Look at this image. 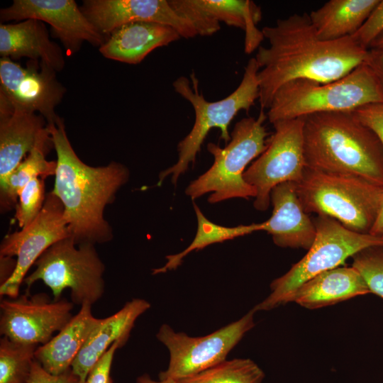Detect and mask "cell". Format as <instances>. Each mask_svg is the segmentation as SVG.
<instances>
[{
	"mask_svg": "<svg viewBox=\"0 0 383 383\" xmlns=\"http://www.w3.org/2000/svg\"><path fill=\"white\" fill-rule=\"evenodd\" d=\"M259 69L255 58H250L238 87L228 96L216 101H207L200 93L199 80L194 72L190 74L189 79L182 76L173 82L174 90L192 104L195 120L190 132L178 144L177 162L160 173L158 184L167 176H171L172 182L176 184L189 164L194 162L201 145L212 128L220 129V139L226 143L230 141L228 127L231 122L240 111H249L259 99Z\"/></svg>",
	"mask_w": 383,
	"mask_h": 383,
	"instance_id": "cell-4",
	"label": "cell"
},
{
	"mask_svg": "<svg viewBox=\"0 0 383 383\" xmlns=\"http://www.w3.org/2000/svg\"><path fill=\"white\" fill-rule=\"evenodd\" d=\"M370 234L383 238V201L377 218Z\"/></svg>",
	"mask_w": 383,
	"mask_h": 383,
	"instance_id": "cell-38",
	"label": "cell"
},
{
	"mask_svg": "<svg viewBox=\"0 0 383 383\" xmlns=\"http://www.w3.org/2000/svg\"><path fill=\"white\" fill-rule=\"evenodd\" d=\"M1 57H28L45 63L56 72L65 65L60 47L52 42L44 22L29 18L13 24L0 25Z\"/></svg>",
	"mask_w": 383,
	"mask_h": 383,
	"instance_id": "cell-21",
	"label": "cell"
},
{
	"mask_svg": "<svg viewBox=\"0 0 383 383\" xmlns=\"http://www.w3.org/2000/svg\"><path fill=\"white\" fill-rule=\"evenodd\" d=\"M181 38L172 27L152 22H132L114 30L99 47L101 54L127 64L141 62L152 50Z\"/></svg>",
	"mask_w": 383,
	"mask_h": 383,
	"instance_id": "cell-20",
	"label": "cell"
},
{
	"mask_svg": "<svg viewBox=\"0 0 383 383\" xmlns=\"http://www.w3.org/2000/svg\"><path fill=\"white\" fill-rule=\"evenodd\" d=\"M70 236L63 205L50 192L46 195L38 217L27 227L7 234L1 243L0 257H16L13 273L0 285L1 297H18L21 285L30 267L49 247Z\"/></svg>",
	"mask_w": 383,
	"mask_h": 383,
	"instance_id": "cell-12",
	"label": "cell"
},
{
	"mask_svg": "<svg viewBox=\"0 0 383 383\" xmlns=\"http://www.w3.org/2000/svg\"><path fill=\"white\" fill-rule=\"evenodd\" d=\"M369 48L383 49V33L372 42Z\"/></svg>",
	"mask_w": 383,
	"mask_h": 383,
	"instance_id": "cell-40",
	"label": "cell"
},
{
	"mask_svg": "<svg viewBox=\"0 0 383 383\" xmlns=\"http://www.w3.org/2000/svg\"><path fill=\"white\" fill-rule=\"evenodd\" d=\"M303 119L306 167L383 187V146L351 111L319 113Z\"/></svg>",
	"mask_w": 383,
	"mask_h": 383,
	"instance_id": "cell-3",
	"label": "cell"
},
{
	"mask_svg": "<svg viewBox=\"0 0 383 383\" xmlns=\"http://www.w3.org/2000/svg\"><path fill=\"white\" fill-rule=\"evenodd\" d=\"M29 18L50 24L70 56L76 53L85 41L100 47L107 38L74 0H14L11 5L0 11L3 22Z\"/></svg>",
	"mask_w": 383,
	"mask_h": 383,
	"instance_id": "cell-15",
	"label": "cell"
},
{
	"mask_svg": "<svg viewBox=\"0 0 383 383\" xmlns=\"http://www.w3.org/2000/svg\"><path fill=\"white\" fill-rule=\"evenodd\" d=\"M373 103H383V88L364 62L335 81L296 79L284 84L274 94L267 116L272 124L319 113L353 111Z\"/></svg>",
	"mask_w": 383,
	"mask_h": 383,
	"instance_id": "cell-5",
	"label": "cell"
},
{
	"mask_svg": "<svg viewBox=\"0 0 383 383\" xmlns=\"http://www.w3.org/2000/svg\"><path fill=\"white\" fill-rule=\"evenodd\" d=\"M197 4L213 21L245 31L244 50L250 54L260 46L264 39L262 30L257 28L260 21V8L250 0H196Z\"/></svg>",
	"mask_w": 383,
	"mask_h": 383,
	"instance_id": "cell-26",
	"label": "cell"
},
{
	"mask_svg": "<svg viewBox=\"0 0 383 383\" xmlns=\"http://www.w3.org/2000/svg\"><path fill=\"white\" fill-rule=\"evenodd\" d=\"M54 148L50 131L46 126L39 134L36 143L26 158L10 174L0 187V209L4 213L15 209L21 189L36 177L45 179L55 175L56 161H48L47 154Z\"/></svg>",
	"mask_w": 383,
	"mask_h": 383,
	"instance_id": "cell-25",
	"label": "cell"
},
{
	"mask_svg": "<svg viewBox=\"0 0 383 383\" xmlns=\"http://www.w3.org/2000/svg\"><path fill=\"white\" fill-rule=\"evenodd\" d=\"M365 63L374 72L383 88V49L369 48Z\"/></svg>",
	"mask_w": 383,
	"mask_h": 383,
	"instance_id": "cell-37",
	"label": "cell"
},
{
	"mask_svg": "<svg viewBox=\"0 0 383 383\" xmlns=\"http://www.w3.org/2000/svg\"><path fill=\"white\" fill-rule=\"evenodd\" d=\"M47 126L57 153L52 192L63 205L71 237L77 245L110 242L113 231L104 211L128 181V168L118 162L99 167L85 164L74 152L61 118Z\"/></svg>",
	"mask_w": 383,
	"mask_h": 383,
	"instance_id": "cell-2",
	"label": "cell"
},
{
	"mask_svg": "<svg viewBox=\"0 0 383 383\" xmlns=\"http://www.w3.org/2000/svg\"><path fill=\"white\" fill-rule=\"evenodd\" d=\"M372 294L360 273L353 266L323 272L302 284L292 301L309 309H316Z\"/></svg>",
	"mask_w": 383,
	"mask_h": 383,
	"instance_id": "cell-23",
	"label": "cell"
},
{
	"mask_svg": "<svg viewBox=\"0 0 383 383\" xmlns=\"http://www.w3.org/2000/svg\"><path fill=\"white\" fill-rule=\"evenodd\" d=\"M73 307L72 301L62 298L51 301L45 293L3 298L0 333L16 343L45 345L71 321Z\"/></svg>",
	"mask_w": 383,
	"mask_h": 383,
	"instance_id": "cell-13",
	"label": "cell"
},
{
	"mask_svg": "<svg viewBox=\"0 0 383 383\" xmlns=\"http://www.w3.org/2000/svg\"><path fill=\"white\" fill-rule=\"evenodd\" d=\"M197 228L194 240L183 251L166 256L167 262L161 267L152 270V274L167 272L177 268L183 259L190 252L204 248L210 245L222 243L238 237L250 234L255 231H263V223L239 225L235 227H226L216 224L208 219L199 207L194 203Z\"/></svg>",
	"mask_w": 383,
	"mask_h": 383,
	"instance_id": "cell-27",
	"label": "cell"
},
{
	"mask_svg": "<svg viewBox=\"0 0 383 383\" xmlns=\"http://www.w3.org/2000/svg\"><path fill=\"white\" fill-rule=\"evenodd\" d=\"M265 373L252 360H225L177 383H262Z\"/></svg>",
	"mask_w": 383,
	"mask_h": 383,
	"instance_id": "cell-28",
	"label": "cell"
},
{
	"mask_svg": "<svg viewBox=\"0 0 383 383\" xmlns=\"http://www.w3.org/2000/svg\"><path fill=\"white\" fill-rule=\"evenodd\" d=\"M313 221L316 234L312 245L287 272L271 282V293L252 309L255 312L292 302L297 289L309 279L340 267L365 248L383 245V238L352 231L330 216L317 215Z\"/></svg>",
	"mask_w": 383,
	"mask_h": 383,
	"instance_id": "cell-8",
	"label": "cell"
},
{
	"mask_svg": "<svg viewBox=\"0 0 383 383\" xmlns=\"http://www.w3.org/2000/svg\"><path fill=\"white\" fill-rule=\"evenodd\" d=\"M383 33V0L372 11L359 30L352 35L353 39L366 49Z\"/></svg>",
	"mask_w": 383,
	"mask_h": 383,
	"instance_id": "cell-33",
	"label": "cell"
},
{
	"mask_svg": "<svg viewBox=\"0 0 383 383\" xmlns=\"http://www.w3.org/2000/svg\"><path fill=\"white\" fill-rule=\"evenodd\" d=\"M351 112L376 134L383 146V103L368 104Z\"/></svg>",
	"mask_w": 383,
	"mask_h": 383,
	"instance_id": "cell-34",
	"label": "cell"
},
{
	"mask_svg": "<svg viewBox=\"0 0 383 383\" xmlns=\"http://www.w3.org/2000/svg\"><path fill=\"white\" fill-rule=\"evenodd\" d=\"M262 32L268 46L260 45L255 58L260 68L258 101L262 110L268 109L284 84L296 79L337 80L364 63L368 52L352 36L319 39L307 13L277 19Z\"/></svg>",
	"mask_w": 383,
	"mask_h": 383,
	"instance_id": "cell-1",
	"label": "cell"
},
{
	"mask_svg": "<svg viewBox=\"0 0 383 383\" xmlns=\"http://www.w3.org/2000/svg\"><path fill=\"white\" fill-rule=\"evenodd\" d=\"M56 71L40 61L29 60L26 67L10 58L0 59V99L11 106L38 113L47 125L60 118L55 109L65 94Z\"/></svg>",
	"mask_w": 383,
	"mask_h": 383,
	"instance_id": "cell-14",
	"label": "cell"
},
{
	"mask_svg": "<svg viewBox=\"0 0 383 383\" xmlns=\"http://www.w3.org/2000/svg\"><path fill=\"white\" fill-rule=\"evenodd\" d=\"M352 259V266L360 273L371 293L383 299V245L365 248Z\"/></svg>",
	"mask_w": 383,
	"mask_h": 383,
	"instance_id": "cell-30",
	"label": "cell"
},
{
	"mask_svg": "<svg viewBox=\"0 0 383 383\" xmlns=\"http://www.w3.org/2000/svg\"><path fill=\"white\" fill-rule=\"evenodd\" d=\"M267 118L261 109L257 118L246 117L238 121L224 148L209 143L207 150L213 162L188 185L185 194L194 200L211 192L210 204L233 198H255L256 190L244 179L243 174L248 165L267 148L268 133L264 126Z\"/></svg>",
	"mask_w": 383,
	"mask_h": 383,
	"instance_id": "cell-7",
	"label": "cell"
},
{
	"mask_svg": "<svg viewBox=\"0 0 383 383\" xmlns=\"http://www.w3.org/2000/svg\"><path fill=\"white\" fill-rule=\"evenodd\" d=\"M35 269L26 277V294L37 281L48 286L55 301L61 299L65 289L70 290L71 301L79 305L92 306L105 291V265L95 245H77L70 236L49 247L37 260Z\"/></svg>",
	"mask_w": 383,
	"mask_h": 383,
	"instance_id": "cell-9",
	"label": "cell"
},
{
	"mask_svg": "<svg viewBox=\"0 0 383 383\" xmlns=\"http://www.w3.org/2000/svg\"><path fill=\"white\" fill-rule=\"evenodd\" d=\"M251 309L238 321L201 337H190L162 324L157 339L169 350L170 361L159 379L179 381L193 376L226 360L228 354L255 326Z\"/></svg>",
	"mask_w": 383,
	"mask_h": 383,
	"instance_id": "cell-10",
	"label": "cell"
},
{
	"mask_svg": "<svg viewBox=\"0 0 383 383\" xmlns=\"http://www.w3.org/2000/svg\"><path fill=\"white\" fill-rule=\"evenodd\" d=\"M150 306L145 299H133L113 315L102 318L71 365L80 383H85L91 368L115 342H120L122 347L126 344L137 318Z\"/></svg>",
	"mask_w": 383,
	"mask_h": 383,
	"instance_id": "cell-19",
	"label": "cell"
},
{
	"mask_svg": "<svg viewBox=\"0 0 383 383\" xmlns=\"http://www.w3.org/2000/svg\"><path fill=\"white\" fill-rule=\"evenodd\" d=\"M91 313V306L84 304L79 312L57 335L39 345L35 359L49 373L58 375L70 368L91 334L101 323Z\"/></svg>",
	"mask_w": 383,
	"mask_h": 383,
	"instance_id": "cell-22",
	"label": "cell"
},
{
	"mask_svg": "<svg viewBox=\"0 0 383 383\" xmlns=\"http://www.w3.org/2000/svg\"><path fill=\"white\" fill-rule=\"evenodd\" d=\"M294 184L307 213L330 216L356 233H370L383 201V187L355 176L306 167Z\"/></svg>",
	"mask_w": 383,
	"mask_h": 383,
	"instance_id": "cell-6",
	"label": "cell"
},
{
	"mask_svg": "<svg viewBox=\"0 0 383 383\" xmlns=\"http://www.w3.org/2000/svg\"><path fill=\"white\" fill-rule=\"evenodd\" d=\"M106 38L117 28L132 22H152L173 28L184 38L198 35L193 25L167 0H86L80 8Z\"/></svg>",
	"mask_w": 383,
	"mask_h": 383,
	"instance_id": "cell-16",
	"label": "cell"
},
{
	"mask_svg": "<svg viewBox=\"0 0 383 383\" xmlns=\"http://www.w3.org/2000/svg\"><path fill=\"white\" fill-rule=\"evenodd\" d=\"M28 383H80V379L72 368L58 375L52 374L35 359Z\"/></svg>",
	"mask_w": 383,
	"mask_h": 383,
	"instance_id": "cell-36",
	"label": "cell"
},
{
	"mask_svg": "<svg viewBox=\"0 0 383 383\" xmlns=\"http://www.w3.org/2000/svg\"><path fill=\"white\" fill-rule=\"evenodd\" d=\"M135 383H177L176 381L172 379H159V381L154 380L148 374H143L139 376Z\"/></svg>",
	"mask_w": 383,
	"mask_h": 383,
	"instance_id": "cell-39",
	"label": "cell"
},
{
	"mask_svg": "<svg viewBox=\"0 0 383 383\" xmlns=\"http://www.w3.org/2000/svg\"><path fill=\"white\" fill-rule=\"evenodd\" d=\"M44 179L36 177L20 191L14 218L21 229L29 226L39 215L45 201Z\"/></svg>",
	"mask_w": 383,
	"mask_h": 383,
	"instance_id": "cell-31",
	"label": "cell"
},
{
	"mask_svg": "<svg viewBox=\"0 0 383 383\" xmlns=\"http://www.w3.org/2000/svg\"><path fill=\"white\" fill-rule=\"evenodd\" d=\"M379 1L330 0L309 16L319 39L338 40L355 34Z\"/></svg>",
	"mask_w": 383,
	"mask_h": 383,
	"instance_id": "cell-24",
	"label": "cell"
},
{
	"mask_svg": "<svg viewBox=\"0 0 383 383\" xmlns=\"http://www.w3.org/2000/svg\"><path fill=\"white\" fill-rule=\"evenodd\" d=\"M265 150L248 167L244 179L257 192L254 207L267 210L270 193L277 185L299 182L306 168L303 118L277 121Z\"/></svg>",
	"mask_w": 383,
	"mask_h": 383,
	"instance_id": "cell-11",
	"label": "cell"
},
{
	"mask_svg": "<svg viewBox=\"0 0 383 383\" xmlns=\"http://www.w3.org/2000/svg\"><path fill=\"white\" fill-rule=\"evenodd\" d=\"M38 345L0 340V383H28Z\"/></svg>",
	"mask_w": 383,
	"mask_h": 383,
	"instance_id": "cell-29",
	"label": "cell"
},
{
	"mask_svg": "<svg viewBox=\"0 0 383 383\" xmlns=\"http://www.w3.org/2000/svg\"><path fill=\"white\" fill-rule=\"evenodd\" d=\"M169 1L179 14L193 25L198 35H211L220 30V23L211 19L197 4L196 0H169Z\"/></svg>",
	"mask_w": 383,
	"mask_h": 383,
	"instance_id": "cell-32",
	"label": "cell"
},
{
	"mask_svg": "<svg viewBox=\"0 0 383 383\" xmlns=\"http://www.w3.org/2000/svg\"><path fill=\"white\" fill-rule=\"evenodd\" d=\"M122 348L120 342H115L90 370L85 383H114L111 370L115 353Z\"/></svg>",
	"mask_w": 383,
	"mask_h": 383,
	"instance_id": "cell-35",
	"label": "cell"
},
{
	"mask_svg": "<svg viewBox=\"0 0 383 383\" xmlns=\"http://www.w3.org/2000/svg\"><path fill=\"white\" fill-rule=\"evenodd\" d=\"M46 126L41 115L0 99V187L30 152Z\"/></svg>",
	"mask_w": 383,
	"mask_h": 383,
	"instance_id": "cell-18",
	"label": "cell"
},
{
	"mask_svg": "<svg viewBox=\"0 0 383 383\" xmlns=\"http://www.w3.org/2000/svg\"><path fill=\"white\" fill-rule=\"evenodd\" d=\"M273 210L263 223V231L271 235L281 248L309 250L316 234L313 221L304 211L298 197L295 184L287 182L274 187L270 193Z\"/></svg>",
	"mask_w": 383,
	"mask_h": 383,
	"instance_id": "cell-17",
	"label": "cell"
}]
</instances>
